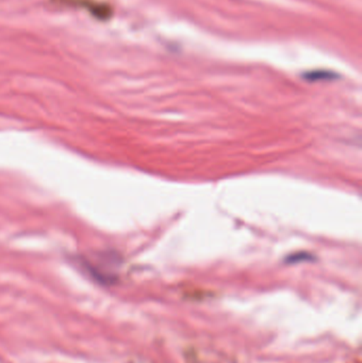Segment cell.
Segmentation results:
<instances>
[{"label":"cell","mask_w":362,"mask_h":363,"mask_svg":"<svg viewBox=\"0 0 362 363\" xmlns=\"http://www.w3.org/2000/svg\"><path fill=\"white\" fill-rule=\"evenodd\" d=\"M305 78L308 81L331 80V79L336 78V74L333 72H323V70L319 72L318 70V72H312L305 74Z\"/></svg>","instance_id":"6da1fadb"},{"label":"cell","mask_w":362,"mask_h":363,"mask_svg":"<svg viewBox=\"0 0 362 363\" xmlns=\"http://www.w3.org/2000/svg\"><path fill=\"white\" fill-rule=\"evenodd\" d=\"M312 259V256L307 253L295 254V255L288 257V262L295 264V262H305V260Z\"/></svg>","instance_id":"7a4b0ae2"}]
</instances>
